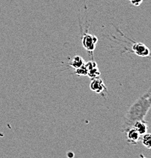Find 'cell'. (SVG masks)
I'll use <instances>...</instances> for the list:
<instances>
[{"label": "cell", "instance_id": "6da1fadb", "mask_svg": "<svg viewBox=\"0 0 151 158\" xmlns=\"http://www.w3.org/2000/svg\"><path fill=\"white\" fill-rule=\"evenodd\" d=\"M98 42V39L96 36L93 35L88 33V27L85 31L84 34L82 35V46L88 51L89 55L93 58V51L96 48V44Z\"/></svg>", "mask_w": 151, "mask_h": 158}, {"label": "cell", "instance_id": "7a4b0ae2", "mask_svg": "<svg viewBox=\"0 0 151 158\" xmlns=\"http://www.w3.org/2000/svg\"><path fill=\"white\" fill-rule=\"evenodd\" d=\"M132 51L141 57H147L150 55V50L145 44L142 43H135L132 46Z\"/></svg>", "mask_w": 151, "mask_h": 158}, {"label": "cell", "instance_id": "3957f363", "mask_svg": "<svg viewBox=\"0 0 151 158\" xmlns=\"http://www.w3.org/2000/svg\"><path fill=\"white\" fill-rule=\"evenodd\" d=\"M90 88L93 91L97 94H101L107 90V88H106L103 81L100 78L92 79L91 84H90Z\"/></svg>", "mask_w": 151, "mask_h": 158}, {"label": "cell", "instance_id": "277c9868", "mask_svg": "<svg viewBox=\"0 0 151 158\" xmlns=\"http://www.w3.org/2000/svg\"><path fill=\"white\" fill-rule=\"evenodd\" d=\"M87 69H88V75L91 79L99 78L100 75L99 69L97 67V64L94 61H89L88 63L85 64Z\"/></svg>", "mask_w": 151, "mask_h": 158}, {"label": "cell", "instance_id": "5b68a950", "mask_svg": "<svg viewBox=\"0 0 151 158\" xmlns=\"http://www.w3.org/2000/svg\"><path fill=\"white\" fill-rule=\"evenodd\" d=\"M140 137L141 135L137 132V131L134 128H129L127 130V141L130 144H137L140 140Z\"/></svg>", "mask_w": 151, "mask_h": 158}, {"label": "cell", "instance_id": "8992f818", "mask_svg": "<svg viewBox=\"0 0 151 158\" xmlns=\"http://www.w3.org/2000/svg\"><path fill=\"white\" fill-rule=\"evenodd\" d=\"M134 128L137 131V132L141 135H144V134L147 133V129H148V126L146 122L143 120H137L134 123Z\"/></svg>", "mask_w": 151, "mask_h": 158}, {"label": "cell", "instance_id": "52a82bcc", "mask_svg": "<svg viewBox=\"0 0 151 158\" xmlns=\"http://www.w3.org/2000/svg\"><path fill=\"white\" fill-rule=\"evenodd\" d=\"M84 59L81 56H75L72 59V60L71 61L70 63L68 64V66H71L72 68L76 69L82 66L83 65H84Z\"/></svg>", "mask_w": 151, "mask_h": 158}, {"label": "cell", "instance_id": "ba28073f", "mask_svg": "<svg viewBox=\"0 0 151 158\" xmlns=\"http://www.w3.org/2000/svg\"><path fill=\"white\" fill-rule=\"evenodd\" d=\"M142 144L148 149H151V133H146L143 135Z\"/></svg>", "mask_w": 151, "mask_h": 158}, {"label": "cell", "instance_id": "9c48e42d", "mask_svg": "<svg viewBox=\"0 0 151 158\" xmlns=\"http://www.w3.org/2000/svg\"><path fill=\"white\" fill-rule=\"evenodd\" d=\"M75 73L76 75H80V76H84V75H88V69H87L85 64L79 68L76 69L75 71Z\"/></svg>", "mask_w": 151, "mask_h": 158}, {"label": "cell", "instance_id": "30bf717a", "mask_svg": "<svg viewBox=\"0 0 151 158\" xmlns=\"http://www.w3.org/2000/svg\"><path fill=\"white\" fill-rule=\"evenodd\" d=\"M144 0H129V2H131V4H132L134 6H140L141 3L143 2Z\"/></svg>", "mask_w": 151, "mask_h": 158}, {"label": "cell", "instance_id": "8fae6325", "mask_svg": "<svg viewBox=\"0 0 151 158\" xmlns=\"http://www.w3.org/2000/svg\"><path fill=\"white\" fill-rule=\"evenodd\" d=\"M66 156L68 158H74V157H75V154H74L73 151H68L66 154Z\"/></svg>", "mask_w": 151, "mask_h": 158}, {"label": "cell", "instance_id": "7c38bea8", "mask_svg": "<svg viewBox=\"0 0 151 158\" xmlns=\"http://www.w3.org/2000/svg\"><path fill=\"white\" fill-rule=\"evenodd\" d=\"M140 158H147V157H144V156L143 155V154H141V155H140Z\"/></svg>", "mask_w": 151, "mask_h": 158}]
</instances>
